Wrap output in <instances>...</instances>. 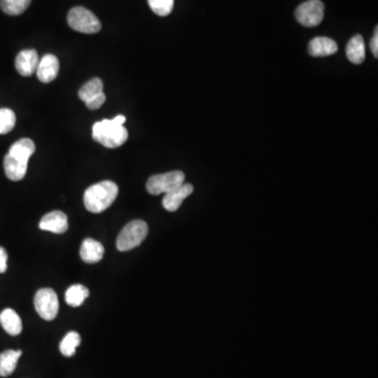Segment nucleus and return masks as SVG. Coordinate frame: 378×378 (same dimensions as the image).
<instances>
[{
  "label": "nucleus",
  "mask_w": 378,
  "mask_h": 378,
  "mask_svg": "<svg viewBox=\"0 0 378 378\" xmlns=\"http://www.w3.org/2000/svg\"><path fill=\"white\" fill-rule=\"evenodd\" d=\"M126 119L123 115L114 119H104L93 125V139L107 149H117L129 139V132L124 127Z\"/></svg>",
  "instance_id": "f257e3e1"
},
{
  "label": "nucleus",
  "mask_w": 378,
  "mask_h": 378,
  "mask_svg": "<svg viewBox=\"0 0 378 378\" xmlns=\"http://www.w3.org/2000/svg\"><path fill=\"white\" fill-rule=\"evenodd\" d=\"M118 193L119 188L114 182L102 181L94 184L84 193V206L91 213H103L115 202Z\"/></svg>",
  "instance_id": "f03ea898"
},
{
  "label": "nucleus",
  "mask_w": 378,
  "mask_h": 378,
  "mask_svg": "<svg viewBox=\"0 0 378 378\" xmlns=\"http://www.w3.org/2000/svg\"><path fill=\"white\" fill-rule=\"evenodd\" d=\"M149 233V226L142 220H135L127 224L117 238V249L129 251L138 247Z\"/></svg>",
  "instance_id": "7ed1b4c3"
},
{
  "label": "nucleus",
  "mask_w": 378,
  "mask_h": 378,
  "mask_svg": "<svg viewBox=\"0 0 378 378\" xmlns=\"http://www.w3.org/2000/svg\"><path fill=\"white\" fill-rule=\"evenodd\" d=\"M67 23L72 29L83 34H95L101 30L97 16L83 7H75L69 12Z\"/></svg>",
  "instance_id": "20e7f679"
},
{
  "label": "nucleus",
  "mask_w": 378,
  "mask_h": 378,
  "mask_svg": "<svg viewBox=\"0 0 378 378\" xmlns=\"http://www.w3.org/2000/svg\"><path fill=\"white\" fill-rule=\"evenodd\" d=\"M185 181V175L180 171H169L151 176L146 183V188L151 195L159 196L167 193L180 187Z\"/></svg>",
  "instance_id": "39448f33"
},
{
  "label": "nucleus",
  "mask_w": 378,
  "mask_h": 378,
  "mask_svg": "<svg viewBox=\"0 0 378 378\" xmlns=\"http://www.w3.org/2000/svg\"><path fill=\"white\" fill-rule=\"evenodd\" d=\"M34 306L41 319L53 321L59 311V301L57 294L51 288H43L35 294Z\"/></svg>",
  "instance_id": "423d86ee"
},
{
  "label": "nucleus",
  "mask_w": 378,
  "mask_h": 378,
  "mask_svg": "<svg viewBox=\"0 0 378 378\" xmlns=\"http://www.w3.org/2000/svg\"><path fill=\"white\" fill-rule=\"evenodd\" d=\"M325 6L321 0H308L299 6L295 11V18L304 27L313 28L323 21Z\"/></svg>",
  "instance_id": "0eeeda50"
},
{
  "label": "nucleus",
  "mask_w": 378,
  "mask_h": 378,
  "mask_svg": "<svg viewBox=\"0 0 378 378\" xmlns=\"http://www.w3.org/2000/svg\"><path fill=\"white\" fill-rule=\"evenodd\" d=\"M39 228L45 231L57 233V235L65 233L69 229L67 215L59 210L52 211L42 218L39 223Z\"/></svg>",
  "instance_id": "6e6552de"
},
{
  "label": "nucleus",
  "mask_w": 378,
  "mask_h": 378,
  "mask_svg": "<svg viewBox=\"0 0 378 378\" xmlns=\"http://www.w3.org/2000/svg\"><path fill=\"white\" fill-rule=\"evenodd\" d=\"M39 61V56L35 50H23L16 57V70L20 75L29 77L37 71Z\"/></svg>",
  "instance_id": "1a4fd4ad"
},
{
  "label": "nucleus",
  "mask_w": 378,
  "mask_h": 378,
  "mask_svg": "<svg viewBox=\"0 0 378 378\" xmlns=\"http://www.w3.org/2000/svg\"><path fill=\"white\" fill-rule=\"evenodd\" d=\"M193 186L189 183H183L180 187L176 188L174 191H169V193H165L164 196L163 207L165 208L167 211H177L179 209L180 206L183 203L184 200L186 198L193 193Z\"/></svg>",
  "instance_id": "9d476101"
},
{
  "label": "nucleus",
  "mask_w": 378,
  "mask_h": 378,
  "mask_svg": "<svg viewBox=\"0 0 378 378\" xmlns=\"http://www.w3.org/2000/svg\"><path fill=\"white\" fill-rule=\"evenodd\" d=\"M58 73H59V60L56 56L48 54L40 59L37 71H36L40 81L43 83L54 81L57 77Z\"/></svg>",
  "instance_id": "9b49d317"
},
{
  "label": "nucleus",
  "mask_w": 378,
  "mask_h": 378,
  "mask_svg": "<svg viewBox=\"0 0 378 378\" xmlns=\"http://www.w3.org/2000/svg\"><path fill=\"white\" fill-rule=\"evenodd\" d=\"M339 50L337 43L331 38L317 37L310 41L308 52L313 57H326L335 54Z\"/></svg>",
  "instance_id": "f8f14e48"
},
{
  "label": "nucleus",
  "mask_w": 378,
  "mask_h": 378,
  "mask_svg": "<svg viewBox=\"0 0 378 378\" xmlns=\"http://www.w3.org/2000/svg\"><path fill=\"white\" fill-rule=\"evenodd\" d=\"M28 163L25 160L18 159L8 154L3 160L6 176L11 181H20L25 177L28 171Z\"/></svg>",
  "instance_id": "ddd939ff"
},
{
  "label": "nucleus",
  "mask_w": 378,
  "mask_h": 378,
  "mask_svg": "<svg viewBox=\"0 0 378 378\" xmlns=\"http://www.w3.org/2000/svg\"><path fill=\"white\" fill-rule=\"evenodd\" d=\"M104 255V247L100 242L94 239H85L80 248V257L85 263L95 264L101 261Z\"/></svg>",
  "instance_id": "4468645a"
},
{
  "label": "nucleus",
  "mask_w": 378,
  "mask_h": 378,
  "mask_svg": "<svg viewBox=\"0 0 378 378\" xmlns=\"http://www.w3.org/2000/svg\"><path fill=\"white\" fill-rule=\"evenodd\" d=\"M0 324L3 326L5 331L12 336H17L23 331V322L19 315L13 309L3 310L0 313Z\"/></svg>",
  "instance_id": "2eb2a0df"
},
{
  "label": "nucleus",
  "mask_w": 378,
  "mask_h": 378,
  "mask_svg": "<svg viewBox=\"0 0 378 378\" xmlns=\"http://www.w3.org/2000/svg\"><path fill=\"white\" fill-rule=\"evenodd\" d=\"M348 59L354 65H361L366 58L365 41L363 36L355 35L348 42L346 48Z\"/></svg>",
  "instance_id": "dca6fc26"
},
{
  "label": "nucleus",
  "mask_w": 378,
  "mask_h": 378,
  "mask_svg": "<svg viewBox=\"0 0 378 378\" xmlns=\"http://www.w3.org/2000/svg\"><path fill=\"white\" fill-rule=\"evenodd\" d=\"M23 352L20 350H7L0 354V376L7 377L15 371L17 367L18 359Z\"/></svg>",
  "instance_id": "f3484780"
},
{
  "label": "nucleus",
  "mask_w": 378,
  "mask_h": 378,
  "mask_svg": "<svg viewBox=\"0 0 378 378\" xmlns=\"http://www.w3.org/2000/svg\"><path fill=\"white\" fill-rule=\"evenodd\" d=\"M36 151L35 143L31 139L23 138V139L18 140L13 145L10 147L9 155L18 159L25 160L29 162L30 158L32 157Z\"/></svg>",
  "instance_id": "a211bd4d"
},
{
  "label": "nucleus",
  "mask_w": 378,
  "mask_h": 378,
  "mask_svg": "<svg viewBox=\"0 0 378 378\" xmlns=\"http://www.w3.org/2000/svg\"><path fill=\"white\" fill-rule=\"evenodd\" d=\"M90 291L83 285H73L65 292V302L71 307H80L89 297Z\"/></svg>",
  "instance_id": "6ab92c4d"
},
{
  "label": "nucleus",
  "mask_w": 378,
  "mask_h": 378,
  "mask_svg": "<svg viewBox=\"0 0 378 378\" xmlns=\"http://www.w3.org/2000/svg\"><path fill=\"white\" fill-rule=\"evenodd\" d=\"M101 93H103V82L100 78H94L84 84L83 87L80 89L78 95H79L80 99L85 103Z\"/></svg>",
  "instance_id": "aec40b11"
},
{
  "label": "nucleus",
  "mask_w": 378,
  "mask_h": 378,
  "mask_svg": "<svg viewBox=\"0 0 378 378\" xmlns=\"http://www.w3.org/2000/svg\"><path fill=\"white\" fill-rule=\"evenodd\" d=\"M32 0H0V8L7 15L18 16L27 11Z\"/></svg>",
  "instance_id": "412c9836"
},
{
  "label": "nucleus",
  "mask_w": 378,
  "mask_h": 378,
  "mask_svg": "<svg viewBox=\"0 0 378 378\" xmlns=\"http://www.w3.org/2000/svg\"><path fill=\"white\" fill-rule=\"evenodd\" d=\"M80 343H81V339H80L79 333L75 331L69 332L60 343V352L67 357H71L75 354L76 349Z\"/></svg>",
  "instance_id": "4be33fe9"
},
{
  "label": "nucleus",
  "mask_w": 378,
  "mask_h": 378,
  "mask_svg": "<svg viewBox=\"0 0 378 378\" xmlns=\"http://www.w3.org/2000/svg\"><path fill=\"white\" fill-rule=\"evenodd\" d=\"M15 113L10 109H0V135L10 133L15 127Z\"/></svg>",
  "instance_id": "5701e85b"
},
{
  "label": "nucleus",
  "mask_w": 378,
  "mask_h": 378,
  "mask_svg": "<svg viewBox=\"0 0 378 378\" xmlns=\"http://www.w3.org/2000/svg\"><path fill=\"white\" fill-rule=\"evenodd\" d=\"M147 1L154 13L162 17L169 15L173 12L174 3H175V0H147Z\"/></svg>",
  "instance_id": "b1692460"
},
{
  "label": "nucleus",
  "mask_w": 378,
  "mask_h": 378,
  "mask_svg": "<svg viewBox=\"0 0 378 378\" xmlns=\"http://www.w3.org/2000/svg\"><path fill=\"white\" fill-rule=\"evenodd\" d=\"M105 100H107V96L104 95V93H101L94 97L93 99L85 102V105H87V109L95 111V109H100L103 105Z\"/></svg>",
  "instance_id": "393cba45"
},
{
  "label": "nucleus",
  "mask_w": 378,
  "mask_h": 378,
  "mask_svg": "<svg viewBox=\"0 0 378 378\" xmlns=\"http://www.w3.org/2000/svg\"><path fill=\"white\" fill-rule=\"evenodd\" d=\"M8 269V253L5 248L0 246V273H5Z\"/></svg>",
  "instance_id": "a878e982"
},
{
  "label": "nucleus",
  "mask_w": 378,
  "mask_h": 378,
  "mask_svg": "<svg viewBox=\"0 0 378 378\" xmlns=\"http://www.w3.org/2000/svg\"><path fill=\"white\" fill-rule=\"evenodd\" d=\"M370 48H371L372 53L375 56L376 58L378 57V28L376 27L375 34H374L373 38L370 42Z\"/></svg>",
  "instance_id": "bb28decb"
}]
</instances>
